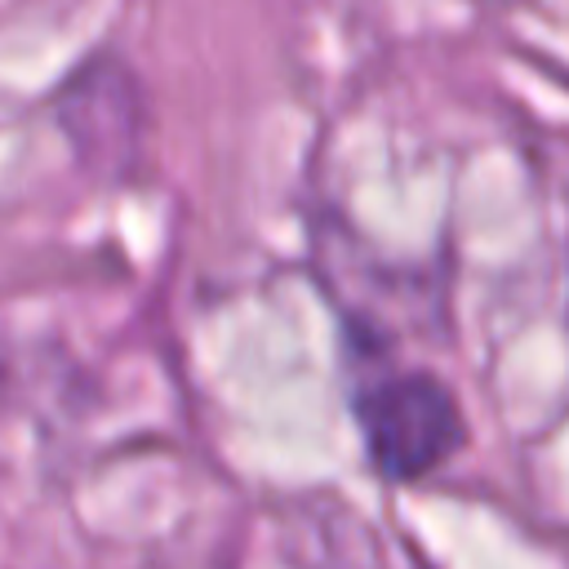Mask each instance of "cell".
I'll use <instances>...</instances> for the list:
<instances>
[{"label":"cell","mask_w":569,"mask_h":569,"mask_svg":"<svg viewBox=\"0 0 569 569\" xmlns=\"http://www.w3.org/2000/svg\"><path fill=\"white\" fill-rule=\"evenodd\" d=\"M53 120L71 142L80 169L98 178H124L147 138V98L138 76L111 58L93 53L53 93Z\"/></svg>","instance_id":"2"},{"label":"cell","mask_w":569,"mask_h":569,"mask_svg":"<svg viewBox=\"0 0 569 569\" xmlns=\"http://www.w3.org/2000/svg\"><path fill=\"white\" fill-rule=\"evenodd\" d=\"M356 422L373 467L387 480H422L427 471L449 462L467 436L453 391L422 369L360 387Z\"/></svg>","instance_id":"1"}]
</instances>
